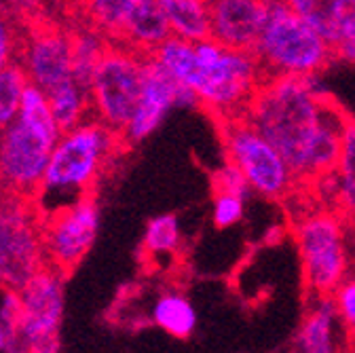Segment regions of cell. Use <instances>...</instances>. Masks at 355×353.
Listing matches in <instances>:
<instances>
[{
    "instance_id": "obj_1",
    "label": "cell",
    "mask_w": 355,
    "mask_h": 353,
    "mask_svg": "<svg viewBox=\"0 0 355 353\" xmlns=\"http://www.w3.org/2000/svg\"><path fill=\"white\" fill-rule=\"evenodd\" d=\"M153 55L193 89L218 121L243 114L266 78L254 51L227 47L214 36L197 42L169 36Z\"/></svg>"
},
{
    "instance_id": "obj_2",
    "label": "cell",
    "mask_w": 355,
    "mask_h": 353,
    "mask_svg": "<svg viewBox=\"0 0 355 353\" xmlns=\"http://www.w3.org/2000/svg\"><path fill=\"white\" fill-rule=\"evenodd\" d=\"M328 100L315 76L273 74L260 83L243 112L282 153L298 182H309L311 157L324 125Z\"/></svg>"
},
{
    "instance_id": "obj_3",
    "label": "cell",
    "mask_w": 355,
    "mask_h": 353,
    "mask_svg": "<svg viewBox=\"0 0 355 353\" xmlns=\"http://www.w3.org/2000/svg\"><path fill=\"white\" fill-rule=\"evenodd\" d=\"M125 146L123 136L96 117L62 131L34 195L40 216L51 214L83 195H92L108 163Z\"/></svg>"
},
{
    "instance_id": "obj_4",
    "label": "cell",
    "mask_w": 355,
    "mask_h": 353,
    "mask_svg": "<svg viewBox=\"0 0 355 353\" xmlns=\"http://www.w3.org/2000/svg\"><path fill=\"white\" fill-rule=\"evenodd\" d=\"M60 136L47 94L30 83L17 117L0 129V191L34 199Z\"/></svg>"
},
{
    "instance_id": "obj_5",
    "label": "cell",
    "mask_w": 355,
    "mask_h": 353,
    "mask_svg": "<svg viewBox=\"0 0 355 353\" xmlns=\"http://www.w3.org/2000/svg\"><path fill=\"white\" fill-rule=\"evenodd\" d=\"M254 53L266 76H318L334 60V45L298 17L286 0H269V15Z\"/></svg>"
},
{
    "instance_id": "obj_6",
    "label": "cell",
    "mask_w": 355,
    "mask_h": 353,
    "mask_svg": "<svg viewBox=\"0 0 355 353\" xmlns=\"http://www.w3.org/2000/svg\"><path fill=\"white\" fill-rule=\"evenodd\" d=\"M220 123L227 159L241 169L252 193L264 199L288 197L298 180L282 153L245 119V114L222 119Z\"/></svg>"
},
{
    "instance_id": "obj_7",
    "label": "cell",
    "mask_w": 355,
    "mask_h": 353,
    "mask_svg": "<svg viewBox=\"0 0 355 353\" xmlns=\"http://www.w3.org/2000/svg\"><path fill=\"white\" fill-rule=\"evenodd\" d=\"M44 264L42 216L32 199L0 197V288L19 290Z\"/></svg>"
},
{
    "instance_id": "obj_8",
    "label": "cell",
    "mask_w": 355,
    "mask_h": 353,
    "mask_svg": "<svg viewBox=\"0 0 355 353\" xmlns=\"http://www.w3.org/2000/svg\"><path fill=\"white\" fill-rule=\"evenodd\" d=\"M294 239L306 290L313 296L332 294L347 277L349 269L345 225L340 216L326 209L304 214L294 227Z\"/></svg>"
},
{
    "instance_id": "obj_9",
    "label": "cell",
    "mask_w": 355,
    "mask_h": 353,
    "mask_svg": "<svg viewBox=\"0 0 355 353\" xmlns=\"http://www.w3.org/2000/svg\"><path fill=\"white\" fill-rule=\"evenodd\" d=\"M146 55L112 42L89 83V102L98 121L114 131L125 129L142 94Z\"/></svg>"
},
{
    "instance_id": "obj_10",
    "label": "cell",
    "mask_w": 355,
    "mask_h": 353,
    "mask_svg": "<svg viewBox=\"0 0 355 353\" xmlns=\"http://www.w3.org/2000/svg\"><path fill=\"white\" fill-rule=\"evenodd\" d=\"M66 277L68 275L60 269L44 264L28 284L17 290L21 351L51 353L60 349Z\"/></svg>"
},
{
    "instance_id": "obj_11",
    "label": "cell",
    "mask_w": 355,
    "mask_h": 353,
    "mask_svg": "<svg viewBox=\"0 0 355 353\" xmlns=\"http://www.w3.org/2000/svg\"><path fill=\"white\" fill-rule=\"evenodd\" d=\"M100 229V207L92 195L42 216V243L47 264L70 275L94 248Z\"/></svg>"
},
{
    "instance_id": "obj_12",
    "label": "cell",
    "mask_w": 355,
    "mask_h": 353,
    "mask_svg": "<svg viewBox=\"0 0 355 353\" xmlns=\"http://www.w3.org/2000/svg\"><path fill=\"white\" fill-rule=\"evenodd\" d=\"M175 106H201L193 89L178 80L155 55H146L142 74V94L129 123L121 131L125 146L144 142Z\"/></svg>"
},
{
    "instance_id": "obj_13",
    "label": "cell",
    "mask_w": 355,
    "mask_h": 353,
    "mask_svg": "<svg viewBox=\"0 0 355 353\" xmlns=\"http://www.w3.org/2000/svg\"><path fill=\"white\" fill-rule=\"evenodd\" d=\"M19 64L42 92L72 78V36L58 24L34 21L24 34Z\"/></svg>"
},
{
    "instance_id": "obj_14",
    "label": "cell",
    "mask_w": 355,
    "mask_h": 353,
    "mask_svg": "<svg viewBox=\"0 0 355 353\" xmlns=\"http://www.w3.org/2000/svg\"><path fill=\"white\" fill-rule=\"evenodd\" d=\"M211 36L222 45L254 51L262 36L269 0H209Z\"/></svg>"
},
{
    "instance_id": "obj_15",
    "label": "cell",
    "mask_w": 355,
    "mask_h": 353,
    "mask_svg": "<svg viewBox=\"0 0 355 353\" xmlns=\"http://www.w3.org/2000/svg\"><path fill=\"white\" fill-rule=\"evenodd\" d=\"M169 36V21L159 5V0H142L131 11L129 19L123 26V32L114 42H121V45L129 49H136L142 55H153Z\"/></svg>"
},
{
    "instance_id": "obj_16",
    "label": "cell",
    "mask_w": 355,
    "mask_h": 353,
    "mask_svg": "<svg viewBox=\"0 0 355 353\" xmlns=\"http://www.w3.org/2000/svg\"><path fill=\"white\" fill-rule=\"evenodd\" d=\"M318 302L306 311L296 338L294 347L306 353H332L338 349L336 345V322L338 313L332 300V294L315 296Z\"/></svg>"
},
{
    "instance_id": "obj_17",
    "label": "cell",
    "mask_w": 355,
    "mask_h": 353,
    "mask_svg": "<svg viewBox=\"0 0 355 353\" xmlns=\"http://www.w3.org/2000/svg\"><path fill=\"white\" fill-rule=\"evenodd\" d=\"M169 21L171 36L191 42L211 36V7L209 0H159Z\"/></svg>"
},
{
    "instance_id": "obj_18",
    "label": "cell",
    "mask_w": 355,
    "mask_h": 353,
    "mask_svg": "<svg viewBox=\"0 0 355 353\" xmlns=\"http://www.w3.org/2000/svg\"><path fill=\"white\" fill-rule=\"evenodd\" d=\"M49 98L51 112L62 127V131L76 127L78 123L94 117L92 112V102H89V89L80 85L74 76L55 85L53 89L44 92Z\"/></svg>"
},
{
    "instance_id": "obj_19",
    "label": "cell",
    "mask_w": 355,
    "mask_h": 353,
    "mask_svg": "<svg viewBox=\"0 0 355 353\" xmlns=\"http://www.w3.org/2000/svg\"><path fill=\"white\" fill-rule=\"evenodd\" d=\"M70 36H72V76L89 89V83H92V76L98 64L102 62L106 49L110 47V40L89 24L70 30Z\"/></svg>"
},
{
    "instance_id": "obj_20",
    "label": "cell",
    "mask_w": 355,
    "mask_h": 353,
    "mask_svg": "<svg viewBox=\"0 0 355 353\" xmlns=\"http://www.w3.org/2000/svg\"><path fill=\"white\" fill-rule=\"evenodd\" d=\"M153 322L175 338H191L197 328V311L180 292H165L153 304Z\"/></svg>"
},
{
    "instance_id": "obj_21",
    "label": "cell",
    "mask_w": 355,
    "mask_h": 353,
    "mask_svg": "<svg viewBox=\"0 0 355 353\" xmlns=\"http://www.w3.org/2000/svg\"><path fill=\"white\" fill-rule=\"evenodd\" d=\"M332 187L338 209L345 216H355V121L347 119L340 155L332 171Z\"/></svg>"
},
{
    "instance_id": "obj_22",
    "label": "cell",
    "mask_w": 355,
    "mask_h": 353,
    "mask_svg": "<svg viewBox=\"0 0 355 353\" xmlns=\"http://www.w3.org/2000/svg\"><path fill=\"white\" fill-rule=\"evenodd\" d=\"M142 0H83L78 5L85 24L100 30L108 40H116L123 32L125 21L131 11L136 9Z\"/></svg>"
},
{
    "instance_id": "obj_23",
    "label": "cell",
    "mask_w": 355,
    "mask_h": 353,
    "mask_svg": "<svg viewBox=\"0 0 355 353\" xmlns=\"http://www.w3.org/2000/svg\"><path fill=\"white\" fill-rule=\"evenodd\" d=\"M343 3L345 0H286V5L298 17L313 26L332 45L338 40Z\"/></svg>"
},
{
    "instance_id": "obj_24",
    "label": "cell",
    "mask_w": 355,
    "mask_h": 353,
    "mask_svg": "<svg viewBox=\"0 0 355 353\" xmlns=\"http://www.w3.org/2000/svg\"><path fill=\"white\" fill-rule=\"evenodd\" d=\"M182 243L180 223L173 214H161L148 220L142 237V256L157 260L161 256H173Z\"/></svg>"
},
{
    "instance_id": "obj_25",
    "label": "cell",
    "mask_w": 355,
    "mask_h": 353,
    "mask_svg": "<svg viewBox=\"0 0 355 353\" xmlns=\"http://www.w3.org/2000/svg\"><path fill=\"white\" fill-rule=\"evenodd\" d=\"M28 85L30 78L19 60L0 70V129L7 127L17 117Z\"/></svg>"
},
{
    "instance_id": "obj_26",
    "label": "cell",
    "mask_w": 355,
    "mask_h": 353,
    "mask_svg": "<svg viewBox=\"0 0 355 353\" xmlns=\"http://www.w3.org/2000/svg\"><path fill=\"white\" fill-rule=\"evenodd\" d=\"M0 351H21L19 292L11 288H0Z\"/></svg>"
},
{
    "instance_id": "obj_27",
    "label": "cell",
    "mask_w": 355,
    "mask_h": 353,
    "mask_svg": "<svg viewBox=\"0 0 355 353\" xmlns=\"http://www.w3.org/2000/svg\"><path fill=\"white\" fill-rule=\"evenodd\" d=\"M24 34L26 32H21L17 15L0 5V70L19 60Z\"/></svg>"
},
{
    "instance_id": "obj_28",
    "label": "cell",
    "mask_w": 355,
    "mask_h": 353,
    "mask_svg": "<svg viewBox=\"0 0 355 353\" xmlns=\"http://www.w3.org/2000/svg\"><path fill=\"white\" fill-rule=\"evenodd\" d=\"M245 212V197L235 193H216L214 207H211V220L216 229H229L237 225Z\"/></svg>"
},
{
    "instance_id": "obj_29",
    "label": "cell",
    "mask_w": 355,
    "mask_h": 353,
    "mask_svg": "<svg viewBox=\"0 0 355 353\" xmlns=\"http://www.w3.org/2000/svg\"><path fill=\"white\" fill-rule=\"evenodd\" d=\"M211 182H214L216 193H235L241 197H248L252 193V187L245 180V175L241 173V169L235 163H231L229 159L220 169H216Z\"/></svg>"
},
{
    "instance_id": "obj_30",
    "label": "cell",
    "mask_w": 355,
    "mask_h": 353,
    "mask_svg": "<svg viewBox=\"0 0 355 353\" xmlns=\"http://www.w3.org/2000/svg\"><path fill=\"white\" fill-rule=\"evenodd\" d=\"M332 300L343 326L355 334V277H345L332 292Z\"/></svg>"
},
{
    "instance_id": "obj_31",
    "label": "cell",
    "mask_w": 355,
    "mask_h": 353,
    "mask_svg": "<svg viewBox=\"0 0 355 353\" xmlns=\"http://www.w3.org/2000/svg\"><path fill=\"white\" fill-rule=\"evenodd\" d=\"M11 3V11L24 19L30 21H38L36 17L40 15L42 7H44V0H9Z\"/></svg>"
},
{
    "instance_id": "obj_32",
    "label": "cell",
    "mask_w": 355,
    "mask_h": 353,
    "mask_svg": "<svg viewBox=\"0 0 355 353\" xmlns=\"http://www.w3.org/2000/svg\"><path fill=\"white\" fill-rule=\"evenodd\" d=\"M347 36H355V0H345L343 3L338 40L347 38Z\"/></svg>"
},
{
    "instance_id": "obj_33",
    "label": "cell",
    "mask_w": 355,
    "mask_h": 353,
    "mask_svg": "<svg viewBox=\"0 0 355 353\" xmlns=\"http://www.w3.org/2000/svg\"><path fill=\"white\" fill-rule=\"evenodd\" d=\"M334 58L347 64H355V36H347L334 42Z\"/></svg>"
},
{
    "instance_id": "obj_34",
    "label": "cell",
    "mask_w": 355,
    "mask_h": 353,
    "mask_svg": "<svg viewBox=\"0 0 355 353\" xmlns=\"http://www.w3.org/2000/svg\"><path fill=\"white\" fill-rule=\"evenodd\" d=\"M55 3H60V5H66V7H78L83 0H55Z\"/></svg>"
},
{
    "instance_id": "obj_35",
    "label": "cell",
    "mask_w": 355,
    "mask_h": 353,
    "mask_svg": "<svg viewBox=\"0 0 355 353\" xmlns=\"http://www.w3.org/2000/svg\"><path fill=\"white\" fill-rule=\"evenodd\" d=\"M0 197H3V191H0Z\"/></svg>"
},
{
    "instance_id": "obj_36",
    "label": "cell",
    "mask_w": 355,
    "mask_h": 353,
    "mask_svg": "<svg viewBox=\"0 0 355 353\" xmlns=\"http://www.w3.org/2000/svg\"><path fill=\"white\" fill-rule=\"evenodd\" d=\"M0 3H3V0H0Z\"/></svg>"
}]
</instances>
